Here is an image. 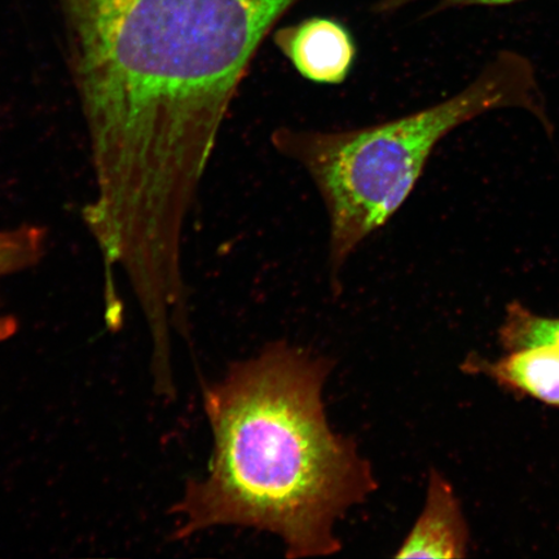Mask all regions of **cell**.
<instances>
[{
	"label": "cell",
	"instance_id": "ba28073f",
	"mask_svg": "<svg viewBox=\"0 0 559 559\" xmlns=\"http://www.w3.org/2000/svg\"><path fill=\"white\" fill-rule=\"evenodd\" d=\"M419 2L435 3L436 11H450L472 9V7H487V9H493V7L513 5L526 2V0H381L379 9L377 10L382 13L395 12L403 9V7Z\"/></svg>",
	"mask_w": 559,
	"mask_h": 559
},
{
	"label": "cell",
	"instance_id": "6da1fadb",
	"mask_svg": "<svg viewBox=\"0 0 559 559\" xmlns=\"http://www.w3.org/2000/svg\"><path fill=\"white\" fill-rule=\"evenodd\" d=\"M332 362L284 342L235 362L204 390L214 449L173 512L175 537L214 527L264 531L286 557L338 554L335 526L377 488L352 438L328 423L323 390Z\"/></svg>",
	"mask_w": 559,
	"mask_h": 559
},
{
	"label": "cell",
	"instance_id": "5b68a950",
	"mask_svg": "<svg viewBox=\"0 0 559 559\" xmlns=\"http://www.w3.org/2000/svg\"><path fill=\"white\" fill-rule=\"evenodd\" d=\"M495 362H484V372L499 383L559 407V348L539 345L514 349Z\"/></svg>",
	"mask_w": 559,
	"mask_h": 559
},
{
	"label": "cell",
	"instance_id": "9c48e42d",
	"mask_svg": "<svg viewBox=\"0 0 559 559\" xmlns=\"http://www.w3.org/2000/svg\"><path fill=\"white\" fill-rule=\"evenodd\" d=\"M19 330L17 320L11 314L0 313V342L13 337Z\"/></svg>",
	"mask_w": 559,
	"mask_h": 559
},
{
	"label": "cell",
	"instance_id": "7a4b0ae2",
	"mask_svg": "<svg viewBox=\"0 0 559 559\" xmlns=\"http://www.w3.org/2000/svg\"><path fill=\"white\" fill-rule=\"evenodd\" d=\"M549 114L533 62L500 51L469 86L444 102L367 128L318 131L280 128L272 144L304 167L330 222V262L337 277L356 249L408 200L437 145L454 129L498 109Z\"/></svg>",
	"mask_w": 559,
	"mask_h": 559
},
{
	"label": "cell",
	"instance_id": "3957f363",
	"mask_svg": "<svg viewBox=\"0 0 559 559\" xmlns=\"http://www.w3.org/2000/svg\"><path fill=\"white\" fill-rule=\"evenodd\" d=\"M275 45L304 79L323 85L345 82L356 58L352 33L328 17L283 27L275 34Z\"/></svg>",
	"mask_w": 559,
	"mask_h": 559
},
{
	"label": "cell",
	"instance_id": "277c9868",
	"mask_svg": "<svg viewBox=\"0 0 559 559\" xmlns=\"http://www.w3.org/2000/svg\"><path fill=\"white\" fill-rule=\"evenodd\" d=\"M467 527L452 487L437 472L430 475L425 506L396 558L453 559L466 556Z\"/></svg>",
	"mask_w": 559,
	"mask_h": 559
},
{
	"label": "cell",
	"instance_id": "52a82bcc",
	"mask_svg": "<svg viewBox=\"0 0 559 559\" xmlns=\"http://www.w3.org/2000/svg\"><path fill=\"white\" fill-rule=\"evenodd\" d=\"M47 229L35 225L0 230V280L34 267L44 258Z\"/></svg>",
	"mask_w": 559,
	"mask_h": 559
},
{
	"label": "cell",
	"instance_id": "8992f818",
	"mask_svg": "<svg viewBox=\"0 0 559 559\" xmlns=\"http://www.w3.org/2000/svg\"><path fill=\"white\" fill-rule=\"evenodd\" d=\"M500 340L509 352L539 345L559 348V318L540 317L521 304H512L508 307Z\"/></svg>",
	"mask_w": 559,
	"mask_h": 559
}]
</instances>
